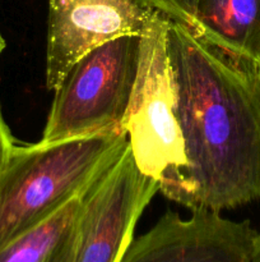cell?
<instances>
[{
    "label": "cell",
    "instance_id": "cell-15",
    "mask_svg": "<svg viewBox=\"0 0 260 262\" xmlns=\"http://www.w3.org/2000/svg\"><path fill=\"white\" fill-rule=\"evenodd\" d=\"M257 234H259V235H260V230H259V232H257Z\"/></svg>",
    "mask_w": 260,
    "mask_h": 262
},
{
    "label": "cell",
    "instance_id": "cell-10",
    "mask_svg": "<svg viewBox=\"0 0 260 262\" xmlns=\"http://www.w3.org/2000/svg\"><path fill=\"white\" fill-rule=\"evenodd\" d=\"M143 7L158 12L172 22L193 30L199 0H138Z\"/></svg>",
    "mask_w": 260,
    "mask_h": 262
},
{
    "label": "cell",
    "instance_id": "cell-9",
    "mask_svg": "<svg viewBox=\"0 0 260 262\" xmlns=\"http://www.w3.org/2000/svg\"><path fill=\"white\" fill-rule=\"evenodd\" d=\"M82 196L68 202L47 222L3 247L0 262H71Z\"/></svg>",
    "mask_w": 260,
    "mask_h": 262
},
{
    "label": "cell",
    "instance_id": "cell-7",
    "mask_svg": "<svg viewBox=\"0 0 260 262\" xmlns=\"http://www.w3.org/2000/svg\"><path fill=\"white\" fill-rule=\"evenodd\" d=\"M256 234L247 220L219 211L193 210L189 219L168 211L132 241L120 262H254Z\"/></svg>",
    "mask_w": 260,
    "mask_h": 262
},
{
    "label": "cell",
    "instance_id": "cell-2",
    "mask_svg": "<svg viewBox=\"0 0 260 262\" xmlns=\"http://www.w3.org/2000/svg\"><path fill=\"white\" fill-rule=\"evenodd\" d=\"M126 146L122 132L14 145L0 173V250L82 196Z\"/></svg>",
    "mask_w": 260,
    "mask_h": 262
},
{
    "label": "cell",
    "instance_id": "cell-13",
    "mask_svg": "<svg viewBox=\"0 0 260 262\" xmlns=\"http://www.w3.org/2000/svg\"><path fill=\"white\" fill-rule=\"evenodd\" d=\"M5 46H7V43H5V40H4V37H3L2 32H0V54H2L3 51H4Z\"/></svg>",
    "mask_w": 260,
    "mask_h": 262
},
{
    "label": "cell",
    "instance_id": "cell-5",
    "mask_svg": "<svg viewBox=\"0 0 260 262\" xmlns=\"http://www.w3.org/2000/svg\"><path fill=\"white\" fill-rule=\"evenodd\" d=\"M158 183L140 171L129 145L82 196L71 262H120Z\"/></svg>",
    "mask_w": 260,
    "mask_h": 262
},
{
    "label": "cell",
    "instance_id": "cell-12",
    "mask_svg": "<svg viewBox=\"0 0 260 262\" xmlns=\"http://www.w3.org/2000/svg\"><path fill=\"white\" fill-rule=\"evenodd\" d=\"M254 262H260V235L256 234L254 248Z\"/></svg>",
    "mask_w": 260,
    "mask_h": 262
},
{
    "label": "cell",
    "instance_id": "cell-6",
    "mask_svg": "<svg viewBox=\"0 0 260 262\" xmlns=\"http://www.w3.org/2000/svg\"><path fill=\"white\" fill-rule=\"evenodd\" d=\"M154 10L138 0H48L46 86L55 91L84 54L121 36H142Z\"/></svg>",
    "mask_w": 260,
    "mask_h": 262
},
{
    "label": "cell",
    "instance_id": "cell-4",
    "mask_svg": "<svg viewBox=\"0 0 260 262\" xmlns=\"http://www.w3.org/2000/svg\"><path fill=\"white\" fill-rule=\"evenodd\" d=\"M140 36H121L84 54L55 90L42 145L124 132L137 78Z\"/></svg>",
    "mask_w": 260,
    "mask_h": 262
},
{
    "label": "cell",
    "instance_id": "cell-3",
    "mask_svg": "<svg viewBox=\"0 0 260 262\" xmlns=\"http://www.w3.org/2000/svg\"><path fill=\"white\" fill-rule=\"evenodd\" d=\"M168 23L154 12L140 36L137 78L122 129L140 171L154 179L167 199L180 204L186 155L167 50Z\"/></svg>",
    "mask_w": 260,
    "mask_h": 262
},
{
    "label": "cell",
    "instance_id": "cell-14",
    "mask_svg": "<svg viewBox=\"0 0 260 262\" xmlns=\"http://www.w3.org/2000/svg\"><path fill=\"white\" fill-rule=\"evenodd\" d=\"M255 71H256L257 76H259V78H260V60H259V63H257V66H256V68H255Z\"/></svg>",
    "mask_w": 260,
    "mask_h": 262
},
{
    "label": "cell",
    "instance_id": "cell-11",
    "mask_svg": "<svg viewBox=\"0 0 260 262\" xmlns=\"http://www.w3.org/2000/svg\"><path fill=\"white\" fill-rule=\"evenodd\" d=\"M14 145V138H13L12 132H10L9 127H8L7 122L3 117L2 105H0V173L4 169Z\"/></svg>",
    "mask_w": 260,
    "mask_h": 262
},
{
    "label": "cell",
    "instance_id": "cell-1",
    "mask_svg": "<svg viewBox=\"0 0 260 262\" xmlns=\"http://www.w3.org/2000/svg\"><path fill=\"white\" fill-rule=\"evenodd\" d=\"M167 50L186 168L180 205L222 211L260 201V78L170 20Z\"/></svg>",
    "mask_w": 260,
    "mask_h": 262
},
{
    "label": "cell",
    "instance_id": "cell-8",
    "mask_svg": "<svg viewBox=\"0 0 260 262\" xmlns=\"http://www.w3.org/2000/svg\"><path fill=\"white\" fill-rule=\"evenodd\" d=\"M191 32L249 68L260 60V0H199Z\"/></svg>",
    "mask_w": 260,
    "mask_h": 262
}]
</instances>
